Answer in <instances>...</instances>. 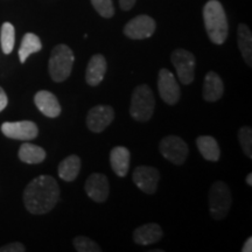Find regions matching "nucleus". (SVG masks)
Returning a JSON list of instances; mask_svg holds the SVG:
<instances>
[{
	"label": "nucleus",
	"mask_w": 252,
	"mask_h": 252,
	"mask_svg": "<svg viewBox=\"0 0 252 252\" xmlns=\"http://www.w3.org/2000/svg\"><path fill=\"white\" fill-rule=\"evenodd\" d=\"M60 187L53 176L40 175L27 185L24 191L26 209L34 215L52 212L60 200Z\"/></svg>",
	"instance_id": "1"
},
{
	"label": "nucleus",
	"mask_w": 252,
	"mask_h": 252,
	"mask_svg": "<svg viewBox=\"0 0 252 252\" xmlns=\"http://www.w3.org/2000/svg\"><path fill=\"white\" fill-rule=\"evenodd\" d=\"M157 25L154 19L149 15H138L128 21L124 27V34L132 40H143L152 36L156 32Z\"/></svg>",
	"instance_id": "9"
},
{
	"label": "nucleus",
	"mask_w": 252,
	"mask_h": 252,
	"mask_svg": "<svg viewBox=\"0 0 252 252\" xmlns=\"http://www.w3.org/2000/svg\"><path fill=\"white\" fill-rule=\"evenodd\" d=\"M0 43L4 54H11L15 45V30L9 23L2 24L1 34H0Z\"/></svg>",
	"instance_id": "24"
},
{
	"label": "nucleus",
	"mask_w": 252,
	"mask_h": 252,
	"mask_svg": "<svg viewBox=\"0 0 252 252\" xmlns=\"http://www.w3.org/2000/svg\"><path fill=\"white\" fill-rule=\"evenodd\" d=\"M86 193L91 200L97 203H103L108 200L110 185L106 175L102 173H93L86 182Z\"/></svg>",
	"instance_id": "13"
},
{
	"label": "nucleus",
	"mask_w": 252,
	"mask_h": 252,
	"mask_svg": "<svg viewBox=\"0 0 252 252\" xmlns=\"http://www.w3.org/2000/svg\"><path fill=\"white\" fill-rule=\"evenodd\" d=\"M172 63L182 84L188 86L194 81L196 60L190 52L182 48L175 49L172 53Z\"/></svg>",
	"instance_id": "7"
},
{
	"label": "nucleus",
	"mask_w": 252,
	"mask_h": 252,
	"mask_svg": "<svg viewBox=\"0 0 252 252\" xmlns=\"http://www.w3.org/2000/svg\"><path fill=\"white\" fill-rule=\"evenodd\" d=\"M196 146L201 156L208 161H219L220 150L216 139L212 135H200L196 139Z\"/></svg>",
	"instance_id": "19"
},
{
	"label": "nucleus",
	"mask_w": 252,
	"mask_h": 252,
	"mask_svg": "<svg viewBox=\"0 0 252 252\" xmlns=\"http://www.w3.org/2000/svg\"><path fill=\"white\" fill-rule=\"evenodd\" d=\"M115 119V110L110 105H96L87 116V126L91 132H103Z\"/></svg>",
	"instance_id": "11"
},
{
	"label": "nucleus",
	"mask_w": 252,
	"mask_h": 252,
	"mask_svg": "<svg viewBox=\"0 0 252 252\" xmlns=\"http://www.w3.org/2000/svg\"><path fill=\"white\" fill-rule=\"evenodd\" d=\"M19 159L25 163H41L46 159V151L37 145L25 143L19 149Z\"/></svg>",
	"instance_id": "21"
},
{
	"label": "nucleus",
	"mask_w": 252,
	"mask_h": 252,
	"mask_svg": "<svg viewBox=\"0 0 252 252\" xmlns=\"http://www.w3.org/2000/svg\"><path fill=\"white\" fill-rule=\"evenodd\" d=\"M163 231L157 223H147L138 226L133 232V241L139 245H152L162 238Z\"/></svg>",
	"instance_id": "16"
},
{
	"label": "nucleus",
	"mask_w": 252,
	"mask_h": 252,
	"mask_svg": "<svg viewBox=\"0 0 252 252\" xmlns=\"http://www.w3.org/2000/svg\"><path fill=\"white\" fill-rule=\"evenodd\" d=\"M156 108L153 91L147 84L138 86L132 93L130 115L137 122H147L152 118Z\"/></svg>",
	"instance_id": "4"
},
{
	"label": "nucleus",
	"mask_w": 252,
	"mask_h": 252,
	"mask_svg": "<svg viewBox=\"0 0 252 252\" xmlns=\"http://www.w3.org/2000/svg\"><path fill=\"white\" fill-rule=\"evenodd\" d=\"M1 132L5 137L15 140H33L39 134V128L35 123L31 121L6 122L1 125Z\"/></svg>",
	"instance_id": "10"
},
{
	"label": "nucleus",
	"mask_w": 252,
	"mask_h": 252,
	"mask_svg": "<svg viewBox=\"0 0 252 252\" xmlns=\"http://www.w3.org/2000/svg\"><path fill=\"white\" fill-rule=\"evenodd\" d=\"M224 93L223 81L215 71H208L203 82V98L207 102H217Z\"/></svg>",
	"instance_id": "17"
},
{
	"label": "nucleus",
	"mask_w": 252,
	"mask_h": 252,
	"mask_svg": "<svg viewBox=\"0 0 252 252\" xmlns=\"http://www.w3.org/2000/svg\"><path fill=\"white\" fill-rule=\"evenodd\" d=\"M108 70V63L103 55L96 54L90 59L86 71V81L90 87H97L102 83Z\"/></svg>",
	"instance_id": "15"
},
{
	"label": "nucleus",
	"mask_w": 252,
	"mask_h": 252,
	"mask_svg": "<svg viewBox=\"0 0 252 252\" xmlns=\"http://www.w3.org/2000/svg\"><path fill=\"white\" fill-rule=\"evenodd\" d=\"M94 8L98 12V14L103 18H112L115 14L112 0H91Z\"/></svg>",
	"instance_id": "27"
},
{
	"label": "nucleus",
	"mask_w": 252,
	"mask_h": 252,
	"mask_svg": "<svg viewBox=\"0 0 252 252\" xmlns=\"http://www.w3.org/2000/svg\"><path fill=\"white\" fill-rule=\"evenodd\" d=\"M209 212L214 220H220L228 215L232 197L228 185L223 181L214 182L208 194Z\"/></svg>",
	"instance_id": "5"
},
{
	"label": "nucleus",
	"mask_w": 252,
	"mask_h": 252,
	"mask_svg": "<svg viewBox=\"0 0 252 252\" xmlns=\"http://www.w3.org/2000/svg\"><path fill=\"white\" fill-rule=\"evenodd\" d=\"M247 184H248L249 186H252V174H251V173L248 175V178H247Z\"/></svg>",
	"instance_id": "32"
},
{
	"label": "nucleus",
	"mask_w": 252,
	"mask_h": 252,
	"mask_svg": "<svg viewBox=\"0 0 252 252\" xmlns=\"http://www.w3.org/2000/svg\"><path fill=\"white\" fill-rule=\"evenodd\" d=\"M75 250L77 252H100L102 249L96 242H94L93 239L86 236H77L72 241Z\"/></svg>",
	"instance_id": "25"
},
{
	"label": "nucleus",
	"mask_w": 252,
	"mask_h": 252,
	"mask_svg": "<svg viewBox=\"0 0 252 252\" xmlns=\"http://www.w3.org/2000/svg\"><path fill=\"white\" fill-rule=\"evenodd\" d=\"M7 103H8V98H7V94L2 89L1 87H0V112L4 110L6 106H7Z\"/></svg>",
	"instance_id": "30"
},
{
	"label": "nucleus",
	"mask_w": 252,
	"mask_h": 252,
	"mask_svg": "<svg viewBox=\"0 0 252 252\" xmlns=\"http://www.w3.org/2000/svg\"><path fill=\"white\" fill-rule=\"evenodd\" d=\"M238 140L242 150L249 159L252 158V130L250 126H243L238 131Z\"/></svg>",
	"instance_id": "26"
},
{
	"label": "nucleus",
	"mask_w": 252,
	"mask_h": 252,
	"mask_svg": "<svg viewBox=\"0 0 252 252\" xmlns=\"http://www.w3.org/2000/svg\"><path fill=\"white\" fill-rule=\"evenodd\" d=\"M131 153L124 146H117L112 149L110 153V163H111L112 171L121 178H124L128 173L130 168Z\"/></svg>",
	"instance_id": "18"
},
{
	"label": "nucleus",
	"mask_w": 252,
	"mask_h": 252,
	"mask_svg": "<svg viewBox=\"0 0 252 252\" xmlns=\"http://www.w3.org/2000/svg\"><path fill=\"white\" fill-rule=\"evenodd\" d=\"M41 49H42V43H41L40 37L33 33H26L23 37V41H21L20 48H19L20 62L25 63L28 56L40 52Z\"/></svg>",
	"instance_id": "23"
},
{
	"label": "nucleus",
	"mask_w": 252,
	"mask_h": 252,
	"mask_svg": "<svg viewBox=\"0 0 252 252\" xmlns=\"http://www.w3.org/2000/svg\"><path fill=\"white\" fill-rule=\"evenodd\" d=\"M137 0H119V6L123 11H130L133 7Z\"/></svg>",
	"instance_id": "29"
},
{
	"label": "nucleus",
	"mask_w": 252,
	"mask_h": 252,
	"mask_svg": "<svg viewBox=\"0 0 252 252\" xmlns=\"http://www.w3.org/2000/svg\"><path fill=\"white\" fill-rule=\"evenodd\" d=\"M25 251H26V248H25L21 243H18V242L4 245V247L0 248V252H25Z\"/></svg>",
	"instance_id": "28"
},
{
	"label": "nucleus",
	"mask_w": 252,
	"mask_h": 252,
	"mask_svg": "<svg viewBox=\"0 0 252 252\" xmlns=\"http://www.w3.org/2000/svg\"><path fill=\"white\" fill-rule=\"evenodd\" d=\"M203 20L210 41L215 45H223L228 36L229 25L222 4L217 0H209L203 7Z\"/></svg>",
	"instance_id": "2"
},
{
	"label": "nucleus",
	"mask_w": 252,
	"mask_h": 252,
	"mask_svg": "<svg viewBox=\"0 0 252 252\" xmlns=\"http://www.w3.org/2000/svg\"><path fill=\"white\" fill-rule=\"evenodd\" d=\"M81 171V159L80 157L70 154L63 159L59 165V176L65 182H71L78 176Z\"/></svg>",
	"instance_id": "20"
},
{
	"label": "nucleus",
	"mask_w": 252,
	"mask_h": 252,
	"mask_svg": "<svg viewBox=\"0 0 252 252\" xmlns=\"http://www.w3.org/2000/svg\"><path fill=\"white\" fill-rule=\"evenodd\" d=\"M34 103H35L39 111L46 117L56 118L61 115L62 108L60 105L58 97L50 91L41 90L36 93L35 97H34Z\"/></svg>",
	"instance_id": "14"
},
{
	"label": "nucleus",
	"mask_w": 252,
	"mask_h": 252,
	"mask_svg": "<svg viewBox=\"0 0 252 252\" xmlns=\"http://www.w3.org/2000/svg\"><path fill=\"white\" fill-rule=\"evenodd\" d=\"M75 56L72 50L67 45H58L52 50L48 70L52 80L56 83L64 82L70 76Z\"/></svg>",
	"instance_id": "3"
},
{
	"label": "nucleus",
	"mask_w": 252,
	"mask_h": 252,
	"mask_svg": "<svg viewBox=\"0 0 252 252\" xmlns=\"http://www.w3.org/2000/svg\"><path fill=\"white\" fill-rule=\"evenodd\" d=\"M158 90L161 99L168 105H174L181 97V89L174 75L168 69H160L158 75Z\"/></svg>",
	"instance_id": "8"
},
{
	"label": "nucleus",
	"mask_w": 252,
	"mask_h": 252,
	"mask_svg": "<svg viewBox=\"0 0 252 252\" xmlns=\"http://www.w3.org/2000/svg\"><path fill=\"white\" fill-rule=\"evenodd\" d=\"M160 153L174 165H182L187 159L189 149L184 139L178 135H167L159 144Z\"/></svg>",
	"instance_id": "6"
},
{
	"label": "nucleus",
	"mask_w": 252,
	"mask_h": 252,
	"mask_svg": "<svg viewBox=\"0 0 252 252\" xmlns=\"http://www.w3.org/2000/svg\"><path fill=\"white\" fill-rule=\"evenodd\" d=\"M132 179L141 191L146 194H154L160 180V172L156 167L139 166L134 169Z\"/></svg>",
	"instance_id": "12"
},
{
	"label": "nucleus",
	"mask_w": 252,
	"mask_h": 252,
	"mask_svg": "<svg viewBox=\"0 0 252 252\" xmlns=\"http://www.w3.org/2000/svg\"><path fill=\"white\" fill-rule=\"evenodd\" d=\"M238 47L242 56L249 67H252V34L250 28L245 24H241L237 30Z\"/></svg>",
	"instance_id": "22"
},
{
	"label": "nucleus",
	"mask_w": 252,
	"mask_h": 252,
	"mask_svg": "<svg viewBox=\"0 0 252 252\" xmlns=\"http://www.w3.org/2000/svg\"><path fill=\"white\" fill-rule=\"evenodd\" d=\"M242 251L243 252H251L252 251V237H249L247 241H245L243 248H242Z\"/></svg>",
	"instance_id": "31"
}]
</instances>
